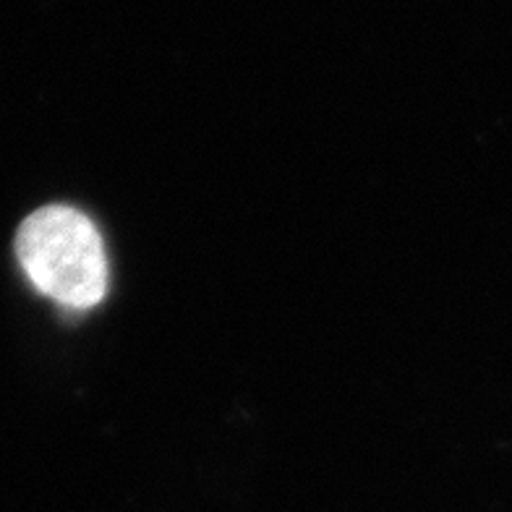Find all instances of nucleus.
I'll return each mask as SVG.
<instances>
[{
  "label": "nucleus",
  "mask_w": 512,
  "mask_h": 512,
  "mask_svg": "<svg viewBox=\"0 0 512 512\" xmlns=\"http://www.w3.org/2000/svg\"><path fill=\"white\" fill-rule=\"evenodd\" d=\"M16 256L29 283L68 309H92L108 290L100 233L74 207L53 204L29 215L16 236Z\"/></svg>",
  "instance_id": "f257e3e1"
}]
</instances>
